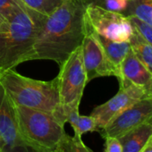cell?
<instances>
[{"label":"cell","instance_id":"20","mask_svg":"<svg viewBox=\"0 0 152 152\" xmlns=\"http://www.w3.org/2000/svg\"><path fill=\"white\" fill-rule=\"evenodd\" d=\"M132 24V27L137 30V31L141 35V37L152 46V26L147 24L146 23L139 20L134 16H127Z\"/></svg>","mask_w":152,"mask_h":152},{"label":"cell","instance_id":"7","mask_svg":"<svg viewBox=\"0 0 152 152\" xmlns=\"http://www.w3.org/2000/svg\"><path fill=\"white\" fill-rule=\"evenodd\" d=\"M0 149L4 152H29L22 137L15 105L0 85Z\"/></svg>","mask_w":152,"mask_h":152},{"label":"cell","instance_id":"14","mask_svg":"<svg viewBox=\"0 0 152 152\" xmlns=\"http://www.w3.org/2000/svg\"><path fill=\"white\" fill-rule=\"evenodd\" d=\"M95 36L99 41L100 45L102 46L109 61L120 72V66L124 57L126 56L128 52L131 50L130 42H115V41L107 39L96 33H95Z\"/></svg>","mask_w":152,"mask_h":152},{"label":"cell","instance_id":"4","mask_svg":"<svg viewBox=\"0 0 152 152\" xmlns=\"http://www.w3.org/2000/svg\"><path fill=\"white\" fill-rule=\"evenodd\" d=\"M15 111L22 137L32 152L57 148L66 133L64 123L55 115L41 110L15 105Z\"/></svg>","mask_w":152,"mask_h":152},{"label":"cell","instance_id":"10","mask_svg":"<svg viewBox=\"0 0 152 152\" xmlns=\"http://www.w3.org/2000/svg\"><path fill=\"white\" fill-rule=\"evenodd\" d=\"M150 119H152V96L144 98L129 107L99 132L103 138H120Z\"/></svg>","mask_w":152,"mask_h":152},{"label":"cell","instance_id":"21","mask_svg":"<svg viewBox=\"0 0 152 152\" xmlns=\"http://www.w3.org/2000/svg\"><path fill=\"white\" fill-rule=\"evenodd\" d=\"M20 7L19 0H0V16L9 19Z\"/></svg>","mask_w":152,"mask_h":152},{"label":"cell","instance_id":"6","mask_svg":"<svg viewBox=\"0 0 152 152\" xmlns=\"http://www.w3.org/2000/svg\"><path fill=\"white\" fill-rule=\"evenodd\" d=\"M85 16L89 28L96 34L115 42H130L133 27L124 15L89 3Z\"/></svg>","mask_w":152,"mask_h":152},{"label":"cell","instance_id":"3","mask_svg":"<svg viewBox=\"0 0 152 152\" xmlns=\"http://www.w3.org/2000/svg\"><path fill=\"white\" fill-rule=\"evenodd\" d=\"M0 85L15 105L51 113L66 123L55 79L35 80L11 70L0 75Z\"/></svg>","mask_w":152,"mask_h":152},{"label":"cell","instance_id":"5","mask_svg":"<svg viewBox=\"0 0 152 152\" xmlns=\"http://www.w3.org/2000/svg\"><path fill=\"white\" fill-rule=\"evenodd\" d=\"M55 80L64 114L69 109L79 108L84 89L88 83L82 46L75 49L59 65V72Z\"/></svg>","mask_w":152,"mask_h":152},{"label":"cell","instance_id":"24","mask_svg":"<svg viewBox=\"0 0 152 152\" xmlns=\"http://www.w3.org/2000/svg\"><path fill=\"white\" fill-rule=\"evenodd\" d=\"M33 152H60L57 148L55 149H46V148H39V149H36Z\"/></svg>","mask_w":152,"mask_h":152},{"label":"cell","instance_id":"22","mask_svg":"<svg viewBox=\"0 0 152 152\" xmlns=\"http://www.w3.org/2000/svg\"><path fill=\"white\" fill-rule=\"evenodd\" d=\"M105 149L104 152H123L122 144L118 138L105 137Z\"/></svg>","mask_w":152,"mask_h":152},{"label":"cell","instance_id":"2","mask_svg":"<svg viewBox=\"0 0 152 152\" xmlns=\"http://www.w3.org/2000/svg\"><path fill=\"white\" fill-rule=\"evenodd\" d=\"M45 17L21 2L15 14L0 25V75L31 61L35 39Z\"/></svg>","mask_w":152,"mask_h":152},{"label":"cell","instance_id":"16","mask_svg":"<svg viewBox=\"0 0 152 152\" xmlns=\"http://www.w3.org/2000/svg\"><path fill=\"white\" fill-rule=\"evenodd\" d=\"M125 16H134L152 26V0H134L129 2Z\"/></svg>","mask_w":152,"mask_h":152},{"label":"cell","instance_id":"8","mask_svg":"<svg viewBox=\"0 0 152 152\" xmlns=\"http://www.w3.org/2000/svg\"><path fill=\"white\" fill-rule=\"evenodd\" d=\"M147 97L148 96L143 89L124 82L120 83L119 91L107 102L96 107L91 115L96 120L100 131L120 113Z\"/></svg>","mask_w":152,"mask_h":152},{"label":"cell","instance_id":"27","mask_svg":"<svg viewBox=\"0 0 152 152\" xmlns=\"http://www.w3.org/2000/svg\"><path fill=\"white\" fill-rule=\"evenodd\" d=\"M129 2H132V1H134V0H128Z\"/></svg>","mask_w":152,"mask_h":152},{"label":"cell","instance_id":"9","mask_svg":"<svg viewBox=\"0 0 152 152\" xmlns=\"http://www.w3.org/2000/svg\"><path fill=\"white\" fill-rule=\"evenodd\" d=\"M84 69L87 76V83L105 76H115L120 78V72L107 58L102 46L89 28L82 44Z\"/></svg>","mask_w":152,"mask_h":152},{"label":"cell","instance_id":"1","mask_svg":"<svg viewBox=\"0 0 152 152\" xmlns=\"http://www.w3.org/2000/svg\"><path fill=\"white\" fill-rule=\"evenodd\" d=\"M86 0H66L46 17L37 34L32 60H51L61 65L82 46L88 31Z\"/></svg>","mask_w":152,"mask_h":152},{"label":"cell","instance_id":"19","mask_svg":"<svg viewBox=\"0 0 152 152\" xmlns=\"http://www.w3.org/2000/svg\"><path fill=\"white\" fill-rule=\"evenodd\" d=\"M93 4L109 11L123 14L128 8L129 1L128 0H98Z\"/></svg>","mask_w":152,"mask_h":152},{"label":"cell","instance_id":"28","mask_svg":"<svg viewBox=\"0 0 152 152\" xmlns=\"http://www.w3.org/2000/svg\"><path fill=\"white\" fill-rule=\"evenodd\" d=\"M0 152H4L3 150H1V149H0Z\"/></svg>","mask_w":152,"mask_h":152},{"label":"cell","instance_id":"13","mask_svg":"<svg viewBox=\"0 0 152 152\" xmlns=\"http://www.w3.org/2000/svg\"><path fill=\"white\" fill-rule=\"evenodd\" d=\"M65 122L69 123L73 130L75 137L82 138L88 132H99V128L96 120L90 115H82L79 113V108H72L64 113Z\"/></svg>","mask_w":152,"mask_h":152},{"label":"cell","instance_id":"23","mask_svg":"<svg viewBox=\"0 0 152 152\" xmlns=\"http://www.w3.org/2000/svg\"><path fill=\"white\" fill-rule=\"evenodd\" d=\"M140 152H152V136L148 139V140Z\"/></svg>","mask_w":152,"mask_h":152},{"label":"cell","instance_id":"12","mask_svg":"<svg viewBox=\"0 0 152 152\" xmlns=\"http://www.w3.org/2000/svg\"><path fill=\"white\" fill-rule=\"evenodd\" d=\"M152 136V119L128 132L119 139L123 152H140Z\"/></svg>","mask_w":152,"mask_h":152},{"label":"cell","instance_id":"17","mask_svg":"<svg viewBox=\"0 0 152 152\" xmlns=\"http://www.w3.org/2000/svg\"><path fill=\"white\" fill-rule=\"evenodd\" d=\"M28 9L42 17H48L61 7L66 0H19Z\"/></svg>","mask_w":152,"mask_h":152},{"label":"cell","instance_id":"18","mask_svg":"<svg viewBox=\"0 0 152 152\" xmlns=\"http://www.w3.org/2000/svg\"><path fill=\"white\" fill-rule=\"evenodd\" d=\"M57 149L60 152H94L84 144L82 138L71 136L67 133L62 138Z\"/></svg>","mask_w":152,"mask_h":152},{"label":"cell","instance_id":"11","mask_svg":"<svg viewBox=\"0 0 152 152\" xmlns=\"http://www.w3.org/2000/svg\"><path fill=\"white\" fill-rule=\"evenodd\" d=\"M119 82L131 83L145 91L148 97L152 96V73L131 50L120 66Z\"/></svg>","mask_w":152,"mask_h":152},{"label":"cell","instance_id":"15","mask_svg":"<svg viewBox=\"0 0 152 152\" xmlns=\"http://www.w3.org/2000/svg\"><path fill=\"white\" fill-rule=\"evenodd\" d=\"M130 45L137 57L152 73V46L149 45L134 28L133 34L130 39Z\"/></svg>","mask_w":152,"mask_h":152},{"label":"cell","instance_id":"25","mask_svg":"<svg viewBox=\"0 0 152 152\" xmlns=\"http://www.w3.org/2000/svg\"><path fill=\"white\" fill-rule=\"evenodd\" d=\"M86 1H87V3L89 4V3H95L96 1H98V0H86Z\"/></svg>","mask_w":152,"mask_h":152},{"label":"cell","instance_id":"26","mask_svg":"<svg viewBox=\"0 0 152 152\" xmlns=\"http://www.w3.org/2000/svg\"><path fill=\"white\" fill-rule=\"evenodd\" d=\"M4 21H5V20H4V19H3V18L1 17V16H0V25H1V24H2V23H3Z\"/></svg>","mask_w":152,"mask_h":152}]
</instances>
